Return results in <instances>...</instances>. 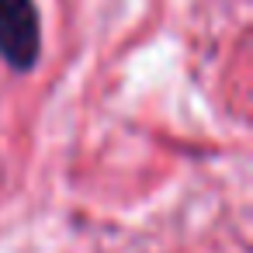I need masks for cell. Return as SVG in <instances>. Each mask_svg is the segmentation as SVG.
<instances>
[{"instance_id": "6da1fadb", "label": "cell", "mask_w": 253, "mask_h": 253, "mask_svg": "<svg viewBox=\"0 0 253 253\" xmlns=\"http://www.w3.org/2000/svg\"><path fill=\"white\" fill-rule=\"evenodd\" d=\"M42 56V18L35 0H0V59L14 73H32Z\"/></svg>"}]
</instances>
